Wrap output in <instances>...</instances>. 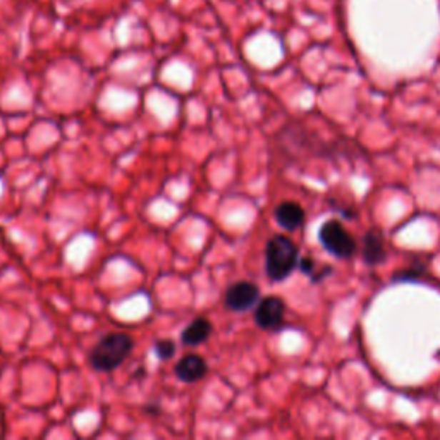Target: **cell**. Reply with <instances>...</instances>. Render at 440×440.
I'll return each mask as SVG.
<instances>
[{"mask_svg":"<svg viewBox=\"0 0 440 440\" xmlns=\"http://www.w3.org/2000/svg\"><path fill=\"white\" fill-rule=\"evenodd\" d=\"M286 303L279 296H266L256 303L255 321L261 330H279L284 324Z\"/></svg>","mask_w":440,"mask_h":440,"instance_id":"4","label":"cell"},{"mask_svg":"<svg viewBox=\"0 0 440 440\" xmlns=\"http://www.w3.org/2000/svg\"><path fill=\"white\" fill-rule=\"evenodd\" d=\"M209 371V363L200 354H186L176 363L174 374L181 382L184 384H194L200 382L203 376Z\"/></svg>","mask_w":440,"mask_h":440,"instance_id":"6","label":"cell"},{"mask_svg":"<svg viewBox=\"0 0 440 440\" xmlns=\"http://www.w3.org/2000/svg\"><path fill=\"white\" fill-rule=\"evenodd\" d=\"M385 256H387V253H385L382 236L375 231L366 232L365 239H363V260L368 265H379L385 260Z\"/></svg>","mask_w":440,"mask_h":440,"instance_id":"9","label":"cell"},{"mask_svg":"<svg viewBox=\"0 0 440 440\" xmlns=\"http://www.w3.org/2000/svg\"><path fill=\"white\" fill-rule=\"evenodd\" d=\"M299 264V253L294 241L277 234L269 239L265 248V272L274 282H282L294 272Z\"/></svg>","mask_w":440,"mask_h":440,"instance_id":"1","label":"cell"},{"mask_svg":"<svg viewBox=\"0 0 440 440\" xmlns=\"http://www.w3.org/2000/svg\"><path fill=\"white\" fill-rule=\"evenodd\" d=\"M299 269L303 270L304 274L308 275H315V261L311 260V258H303V260H299Z\"/></svg>","mask_w":440,"mask_h":440,"instance_id":"11","label":"cell"},{"mask_svg":"<svg viewBox=\"0 0 440 440\" xmlns=\"http://www.w3.org/2000/svg\"><path fill=\"white\" fill-rule=\"evenodd\" d=\"M155 353L156 356L160 359H164V361H167V359L174 358L176 354V342L171 339H160L155 342Z\"/></svg>","mask_w":440,"mask_h":440,"instance_id":"10","label":"cell"},{"mask_svg":"<svg viewBox=\"0 0 440 440\" xmlns=\"http://www.w3.org/2000/svg\"><path fill=\"white\" fill-rule=\"evenodd\" d=\"M319 239L330 255L341 258V260H348L356 253V239L344 229L339 220H327L320 227Z\"/></svg>","mask_w":440,"mask_h":440,"instance_id":"3","label":"cell"},{"mask_svg":"<svg viewBox=\"0 0 440 440\" xmlns=\"http://www.w3.org/2000/svg\"><path fill=\"white\" fill-rule=\"evenodd\" d=\"M274 217L282 229L293 232L304 224V210L296 201H282L275 206Z\"/></svg>","mask_w":440,"mask_h":440,"instance_id":"7","label":"cell"},{"mask_svg":"<svg viewBox=\"0 0 440 440\" xmlns=\"http://www.w3.org/2000/svg\"><path fill=\"white\" fill-rule=\"evenodd\" d=\"M226 306L231 311H246L249 308H253L255 304L260 301V289L256 284L249 281H239L229 286V289L226 291Z\"/></svg>","mask_w":440,"mask_h":440,"instance_id":"5","label":"cell"},{"mask_svg":"<svg viewBox=\"0 0 440 440\" xmlns=\"http://www.w3.org/2000/svg\"><path fill=\"white\" fill-rule=\"evenodd\" d=\"M211 330H214L211 321L209 319H203V316H198V319H194L191 324L183 330L181 342H183L184 346H189V348H196V346H200L210 339Z\"/></svg>","mask_w":440,"mask_h":440,"instance_id":"8","label":"cell"},{"mask_svg":"<svg viewBox=\"0 0 440 440\" xmlns=\"http://www.w3.org/2000/svg\"><path fill=\"white\" fill-rule=\"evenodd\" d=\"M134 341L124 332H112L96 342L90 353V365L96 371H112L119 368L133 353Z\"/></svg>","mask_w":440,"mask_h":440,"instance_id":"2","label":"cell"}]
</instances>
